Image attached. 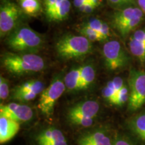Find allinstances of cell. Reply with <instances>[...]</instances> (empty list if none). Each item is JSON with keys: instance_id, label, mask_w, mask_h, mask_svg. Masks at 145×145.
Returning <instances> with one entry per match:
<instances>
[{"instance_id": "33", "label": "cell", "mask_w": 145, "mask_h": 145, "mask_svg": "<svg viewBox=\"0 0 145 145\" xmlns=\"http://www.w3.org/2000/svg\"><path fill=\"white\" fill-rule=\"evenodd\" d=\"M108 2L110 6L114 8H120L126 5L124 0H108Z\"/></svg>"}, {"instance_id": "38", "label": "cell", "mask_w": 145, "mask_h": 145, "mask_svg": "<svg viewBox=\"0 0 145 145\" xmlns=\"http://www.w3.org/2000/svg\"><path fill=\"white\" fill-rule=\"evenodd\" d=\"M124 1L126 5H132L136 3V0H124Z\"/></svg>"}, {"instance_id": "13", "label": "cell", "mask_w": 145, "mask_h": 145, "mask_svg": "<svg viewBox=\"0 0 145 145\" xmlns=\"http://www.w3.org/2000/svg\"><path fill=\"white\" fill-rule=\"evenodd\" d=\"M71 2L69 0H65L58 8L54 10L48 17L47 20L50 22H59L64 21L68 18L71 10Z\"/></svg>"}, {"instance_id": "25", "label": "cell", "mask_w": 145, "mask_h": 145, "mask_svg": "<svg viewBox=\"0 0 145 145\" xmlns=\"http://www.w3.org/2000/svg\"><path fill=\"white\" fill-rule=\"evenodd\" d=\"M65 0H42V5L46 17H48Z\"/></svg>"}, {"instance_id": "29", "label": "cell", "mask_w": 145, "mask_h": 145, "mask_svg": "<svg viewBox=\"0 0 145 145\" xmlns=\"http://www.w3.org/2000/svg\"><path fill=\"white\" fill-rule=\"evenodd\" d=\"M103 23H104V21L98 19V18H91V19L89 20L86 24H83V25L89 27V28L93 29V30L100 33Z\"/></svg>"}, {"instance_id": "32", "label": "cell", "mask_w": 145, "mask_h": 145, "mask_svg": "<svg viewBox=\"0 0 145 145\" xmlns=\"http://www.w3.org/2000/svg\"><path fill=\"white\" fill-rule=\"evenodd\" d=\"M132 37L137 40L145 42V28L136 30Z\"/></svg>"}, {"instance_id": "36", "label": "cell", "mask_w": 145, "mask_h": 145, "mask_svg": "<svg viewBox=\"0 0 145 145\" xmlns=\"http://www.w3.org/2000/svg\"><path fill=\"white\" fill-rule=\"evenodd\" d=\"M113 145H132L130 142H128L127 140H125L124 139L120 138L116 141H115V142L114 143Z\"/></svg>"}, {"instance_id": "21", "label": "cell", "mask_w": 145, "mask_h": 145, "mask_svg": "<svg viewBox=\"0 0 145 145\" xmlns=\"http://www.w3.org/2000/svg\"><path fill=\"white\" fill-rule=\"evenodd\" d=\"M79 32L81 35L85 36L88 40H89L91 42L108 41L99 32H97L96 30L89 28V27L85 26V25H83L79 29Z\"/></svg>"}, {"instance_id": "26", "label": "cell", "mask_w": 145, "mask_h": 145, "mask_svg": "<svg viewBox=\"0 0 145 145\" xmlns=\"http://www.w3.org/2000/svg\"><path fill=\"white\" fill-rule=\"evenodd\" d=\"M117 93L116 92L115 89H114L113 83L112 81H108V83L106 86L104 87V89H102V95L105 99L110 101L111 104H112L114 99H115Z\"/></svg>"}, {"instance_id": "24", "label": "cell", "mask_w": 145, "mask_h": 145, "mask_svg": "<svg viewBox=\"0 0 145 145\" xmlns=\"http://www.w3.org/2000/svg\"><path fill=\"white\" fill-rule=\"evenodd\" d=\"M128 100H129V89L124 85L117 93L112 104L121 106Z\"/></svg>"}, {"instance_id": "7", "label": "cell", "mask_w": 145, "mask_h": 145, "mask_svg": "<svg viewBox=\"0 0 145 145\" xmlns=\"http://www.w3.org/2000/svg\"><path fill=\"white\" fill-rule=\"evenodd\" d=\"M102 54L105 65L110 71L123 68L128 63V56L122 45L117 40L107 41L103 46Z\"/></svg>"}, {"instance_id": "28", "label": "cell", "mask_w": 145, "mask_h": 145, "mask_svg": "<svg viewBox=\"0 0 145 145\" xmlns=\"http://www.w3.org/2000/svg\"><path fill=\"white\" fill-rule=\"evenodd\" d=\"M37 96V94L32 92H21V93H13L12 97L20 101H28L34 99Z\"/></svg>"}, {"instance_id": "2", "label": "cell", "mask_w": 145, "mask_h": 145, "mask_svg": "<svg viewBox=\"0 0 145 145\" xmlns=\"http://www.w3.org/2000/svg\"><path fill=\"white\" fill-rule=\"evenodd\" d=\"M1 63L5 69L15 75L39 72L45 67L44 61L41 57L25 52H5L1 57Z\"/></svg>"}, {"instance_id": "1", "label": "cell", "mask_w": 145, "mask_h": 145, "mask_svg": "<svg viewBox=\"0 0 145 145\" xmlns=\"http://www.w3.org/2000/svg\"><path fill=\"white\" fill-rule=\"evenodd\" d=\"M5 44L16 52L33 53L42 48L44 37L26 24L19 25L9 34L5 39Z\"/></svg>"}, {"instance_id": "20", "label": "cell", "mask_w": 145, "mask_h": 145, "mask_svg": "<svg viewBox=\"0 0 145 145\" xmlns=\"http://www.w3.org/2000/svg\"><path fill=\"white\" fill-rule=\"evenodd\" d=\"M129 48L131 53L142 63L145 61V42L138 41L132 36L129 40Z\"/></svg>"}, {"instance_id": "37", "label": "cell", "mask_w": 145, "mask_h": 145, "mask_svg": "<svg viewBox=\"0 0 145 145\" xmlns=\"http://www.w3.org/2000/svg\"><path fill=\"white\" fill-rule=\"evenodd\" d=\"M137 3L138 5V8L142 11L145 14V0H137Z\"/></svg>"}, {"instance_id": "27", "label": "cell", "mask_w": 145, "mask_h": 145, "mask_svg": "<svg viewBox=\"0 0 145 145\" xmlns=\"http://www.w3.org/2000/svg\"><path fill=\"white\" fill-rule=\"evenodd\" d=\"M10 85L9 81L6 78L1 76L0 77V98L4 100L8 97L10 93Z\"/></svg>"}, {"instance_id": "11", "label": "cell", "mask_w": 145, "mask_h": 145, "mask_svg": "<svg viewBox=\"0 0 145 145\" xmlns=\"http://www.w3.org/2000/svg\"><path fill=\"white\" fill-rule=\"evenodd\" d=\"M99 110L97 101L88 100L79 103L72 106L68 112V115H79L93 118L96 116Z\"/></svg>"}, {"instance_id": "16", "label": "cell", "mask_w": 145, "mask_h": 145, "mask_svg": "<svg viewBox=\"0 0 145 145\" xmlns=\"http://www.w3.org/2000/svg\"><path fill=\"white\" fill-rule=\"evenodd\" d=\"M44 89V85L41 81L30 80L16 87L13 91V93H21V92H32L37 95L41 93Z\"/></svg>"}, {"instance_id": "5", "label": "cell", "mask_w": 145, "mask_h": 145, "mask_svg": "<svg viewBox=\"0 0 145 145\" xmlns=\"http://www.w3.org/2000/svg\"><path fill=\"white\" fill-rule=\"evenodd\" d=\"M129 100L128 109L135 111L145 104V72L131 69L128 76Z\"/></svg>"}, {"instance_id": "14", "label": "cell", "mask_w": 145, "mask_h": 145, "mask_svg": "<svg viewBox=\"0 0 145 145\" xmlns=\"http://www.w3.org/2000/svg\"><path fill=\"white\" fill-rule=\"evenodd\" d=\"M65 88L69 91L80 89L81 85V67L73 68L64 77Z\"/></svg>"}, {"instance_id": "22", "label": "cell", "mask_w": 145, "mask_h": 145, "mask_svg": "<svg viewBox=\"0 0 145 145\" xmlns=\"http://www.w3.org/2000/svg\"><path fill=\"white\" fill-rule=\"evenodd\" d=\"M143 18L137 17L132 19L131 21L128 22V23L117 28L116 30L122 37H126L130 32L135 30L137 28V27L140 24Z\"/></svg>"}, {"instance_id": "4", "label": "cell", "mask_w": 145, "mask_h": 145, "mask_svg": "<svg viewBox=\"0 0 145 145\" xmlns=\"http://www.w3.org/2000/svg\"><path fill=\"white\" fill-rule=\"evenodd\" d=\"M23 11L10 0H1L0 5V36H7L19 26Z\"/></svg>"}, {"instance_id": "19", "label": "cell", "mask_w": 145, "mask_h": 145, "mask_svg": "<svg viewBox=\"0 0 145 145\" xmlns=\"http://www.w3.org/2000/svg\"><path fill=\"white\" fill-rule=\"evenodd\" d=\"M20 6L24 14L35 16L42 10V3L40 0H20Z\"/></svg>"}, {"instance_id": "31", "label": "cell", "mask_w": 145, "mask_h": 145, "mask_svg": "<svg viewBox=\"0 0 145 145\" xmlns=\"http://www.w3.org/2000/svg\"><path fill=\"white\" fill-rule=\"evenodd\" d=\"M96 7L93 4H92L91 3H88L86 4H85L83 6H81V8H79V10L81 12L85 14H90L92 13L94 10H95Z\"/></svg>"}, {"instance_id": "30", "label": "cell", "mask_w": 145, "mask_h": 145, "mask_svg": "<svg viewBox=\"0 0 145 145\" xmlns=\"http://www.w3.org/2000/svg\"><path fill=\"white\" fill-rule=\"evenodd\" d=\"M112 81V83H113L116 92V93H118L119 92V91L122 88V87L124 86L123 79L120 77H114Z\"/></svg>"}, {"instance_id": "35", "label": "cell", "mask_w": 145, "mask_h": 145, "mask_svg": "<svg viewBox=\"0 0 145 145\" xmlns=\"http://www.w3.org/2000/svg\"><path fill=\"white\" fill-rule=\"evenodd\" d=\"M42 145H67V142L66 140H61V141H55V142H50L44 143V144Z\"/></svg>"}, {"instance_id": "34", "label": "cell", "mask_w": 145, "mask_h": 145, "mask_svg": "<svg viewBox=\"0 0 145 145\" xmlns=\"http://www.w3.org/2000/svg\"><path fill=\"white\" fill-rule=\"evenodd\" d=\"M89 2H91L90 0H73L74 5L78 8H81V6Z\"/></svg>"}, {"instance_id": "6", "label": "cell", "mask_w": 145, "mask_h": 145, "mask_svg": "<svg viewBox=\"0 0 145 145\" xmlns=\"http://www.w3.org/2000/svg\"><path fill=\"white\" fill-rule=\"evenodd\" d=\"M65 85L64 79L56 77L50 85L41 93L39 98L38 108L43 114L50 116L53 113L55 103L64 93Z\"/></svg>"}, {"instance_id": "17", "label": "cell", "mask_w": 145, "mask_h": 145, "mask_svg": "<svg viewBox=\"0 0 145 145\" xmlns=\"http://www.w3.org/2000/svg\"><path fill=\"white\" fill-rule=\"evenodd\" d=\"M129 126L132 131L145 142V113L134 117L130 120Z\"/></svg>"}, {"instance_id": "10", "label": "cell", "mask_w": 145, "mask_h": 145, "mask_svg": "<svg viewBox=\"0 0 145 145\" xmlns=\"http://www.w3.org/2000/svg\"><path fill=\"white\" fill-rule=\"evenodd\" d=\"M20 123L5 116H0V142L1 144L12 140L19 132Z\"/></svg>"}, {"instance_id": "15", "label": "cell", "mask_w": 145, "mask_h": 145, "mask_svg": "<svg viewBox=\"0 0 145 145\" xmlns=\"http://www.w3.org/2000/svg\"><path fill=\"white\" fill-rule=\"evenodd\" d=\"M65 140V138L61 130L56 128H48L42 131L37 138V141L40 145L44 143Z\"/></svg>"}, {"instance_id": "18", "label": "cell", "mask_w": 145, "mask_h": 145, "mask_svg": "<svg viewBox=\"0 0 145 145\" xmlns=\"http://www.w3.org/2000/svg\"><path fill=\"white\" fill-rule=\"evenodd\" d=\"M95 78V71L91 65L81 67V85L80 89L88 88L93 82Z\"/></svg>"}, {"instance_id": "3", "label": "cell", "mask_w": 145, "mask_h": 145, "mask_svg": "<svg viewBox=\"0 0 145 145\" xmlns=\"http://www.w3.org/2000/svg\"><path fill=\"white\" fill-rule=\"evenodd\" d=\"M93 45L89 40L82 35L67 34L61 36L55 44L59 57L65 60L79 59L92 51Z\"/></svg>"}, {"instance_id": "9", "label": "cell", "mask_w": 145, "mask_h": 145, "mask_svg": "<svg viewBox=\"0 0 145 145\" xmlns=\"http://www.w3.org/2000/svg\"><path fill=\"white\" fill-rule=\"evenodd\" d=\"M144 14L139 8L128 7L118 12L112 16V25L115 29L122 26L137 17L144 18Z\"/></svg>"}, {"instance_id": "8", "label": "cell", "mask_w": 145, "mask_h": 145, "mask_svg": "<svg viewBox=\"0 0 145 145\" xmlns=\"http://www.w3.org/2000/svg\"><path fill=\"white\" fill-rule=\"evenodd\" d=\"M0 116L11 118L18 122H25L32 119L33 112L27 105L10 103L0 106Z\"/></svg>"}, {"instance_id": "23", "label": "cell", "mask_w": 145, "mask_h": 145, "mask_svg": "<svg viewBox=\"0 0 145 145\" xmlns=\"http://www.w3.org/2000/svg\"><path fill=\"white\" fill-rule=\"evenodd\" d=\"M69 120L72 124L83 127H89L93 124V119L79 115H68Z\"/></svg>"}, {"instance_id": "12", "label": "cell", "mask_w": 145, "mask_h": 145, "mask_svg": "<svg viewBox=\"0 0 145 145\" xmlns=\"http://www.w3.org/2000/svg\"><path fill=\"white\" fill-rule=\"evenodd\" d=\"M79 145H112L110 138L102 132H95L81 138Z\"/></svg>"}]
</instances>
